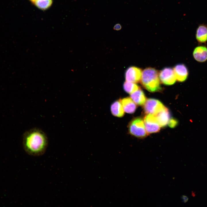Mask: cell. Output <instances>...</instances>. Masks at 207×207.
<instances>
[{"label":"cell","mask_w":207,"mask_h":207,"mask_svg":"<svg viewBox=\"0 0 207 207\" xmlns=\"http://www.w3.org/2000/svg\"><path fill=\"white\" fill-rule=\"evenodd\" d=\"M160 127L165 126L168 124L170 119V115L168 109L165 107L156 116Z\"/></svg>","instance_id":"12"},{"label":"cell","mask_w":207,"mask_h":207,"mask_svg":"<svg viewBox=\"0 0 207 207\" xmlns=\"http://www.w3.org/2000/svg\"><path fill=\"white\" fill-rule=\"evenodd\" d=\"M176 80L179 82H183L187 78L189 71L186 66L183 64L176 65L173 68Z\"/></svg>","instance_id":"8"},{"label":"cell","mask_w":207,"mask_h":207,"mask_svg":"<svg viewBox=\"0 0 207 207\" xmlns=\"http://www.w3.org/2000/svg\"><path fill=\"white\" fill-rule=\"evenodd\" d=\"M124 111L129 114H132L135 111L137 105L131 97H126L120 99Z\"/></svg>","instance_id":"11"},{"label":"cell","mask_w":207,"mask_h":207,"mask_svg":"<svg viewBox=\"0 0 207 207\" xmlns=\"http://www.w3.org/2000/svg\"><path fill=\"white\" fill-rule=\"evenodd\" d=\"M144 122L147 134L156 133L160 130V126L155 116L148 114L144 118Z\"/></svg>","instance_id":"6"},{"label":"cell","mask_w":207,"mask_h":207,"mask_svg":"<svg viewBox=\"0 0 207 207\" xmlns=\"http://www.w3.org/2000/svg\"><path fill=\"white\" fill-rule=\"evenodd\" d=\"M159 76L161 82L166 85H173L176 80L173 69L170 67L162 69L159 73Z\"/></svg>","instance_id":"5"},{"label":"cell","mask_w":207,"mask_h":207,"mask_svg":"<svg viewBox=\"0 0 207 207\" xmlns=\"http://www.w3.org/2000/svg\"><path fill=\"white\" fill-rule=\"evenodd\" d=\"M141 82L143 87L150 92H157L161 90L159 73L154 68H147L143 71Z\"/></svg>","instance_id":"2"},{"label":"cell","mask_w":207,"mask_h":207,"mask_svg":"<svg viewBox=\"0 0 207 207\" xmlns=\"http://www.w3.org/2000/svg\"><path fill=\"white\" fill-rule=\"evenodd\" d=\"M142 71L140 68L135 66L129 68L125 73V78L126 81L135 83L141 81Z\"/></svg>","instance_id":"7"},{"label":"cell","mask_w":207,"mask_h":207,"mask_svg":"<svg viewBox=\"0 0 207 207\" xmlns=\"http://www.w3.org/2000/svg\"><path fill=\"white\" fill-rule=\"evenodd\" d=\"M23 144L25 151L28 154L39 156L45 153L48 145V139L43 131L38 129L33 128L24 133Z\"/></svg>","instance_id":"1"},{"label":"cell","mask_w":207,"mask_h":207,"mask_svg":"<svg viewBox=\"0 0 207 207\" xmlns=\"http://www.w3.org/2000/svg\"><path fill=\"white\" fill-rule=\"evenodd\" d=\"M196 39L200 45L207 43V25L202 24L197 28L195 34Z\"/></svg>","instance_id":"10"},{"label":"cell","mask_w":207,"mask_h":207,"mask_svg":"<svg viewBox=\"0 0 207 207\" xmlns=\"http://www.w3.org/2000/svg\"><path fill=\"white\" fill-rule=\"evenodd\" d=\"M123 86L124 90L130 94L140 88L135 83L126 81L124 83Z\"/></svg>","instance_id":"16"},{"label":"cell","mask_w":207,"mask_h":207,"mask_svg":"<svg viewBox=\"0 0 207 207\" xmlns=\"http://www.w3.org/2000/svg\"><path fill=\"white\" fill-rule=\"evenodd\" d=\"M129 131L131 135L139 138H143L147 135L143 120L140 118H134L129 122Z\"/></svg>","instance_id":"3"},{"label":"cell","mask_w":207,"mask_h":207,"mask_svg":"<svg viewBox=\"0 0 207 207\" xmlns=\"http://www.w3.org/2000/svg\"><path fill=\"white\" fill-rule=\"evenodd\" d=\"M122 28L121 25L119 23L116 24L114 26L113 29L115 30H119Z\"/></svg>","instance_id":"18"},{"label":"cell","mask_w":207,"mask_h":207,"mask_svg":"<svg viewBox=\"0 0 207 207\" xmlns=\"http://www.w3.org/2000/svg\"><path fill=\"white\" fill-rule=\"evenodd\" d=\"M181 198L183 202L184 203L187 202L189 199L187 196L185 195H183Z\"/></svg>","instance_id":"19"},{"label":"cell","mask_w":207,"mask_h":207,"mask_svg":"<svg viewBox=\"0 0 207 207\" xmlns=\"http://www.w3.org/2000/svg\"><path fill=\"white\" fill-rule=\"evenodd\" d=\"M193 55L194 59L197 62L203 63L207 61V47L200 45L193 49Z\"/></svg>","instance_id":"9"},{"label":"cell","mask_w":207,"mask_h":207,"mask_svg":"<svg viewBox=\"0 0 207 207\" xmlns=\"http://www.w3.org/2000/svg\"><path fill=\"white\" fill-rule=\"evenodd\" d=\"M178 123L177 120L172 118L170 119L168 124L169 127L171 128H173L177 126Z\"/></svg>","instance_id":"17"},{"label":"cell","mask_w":207,"mask_h":207,"mask_svg":"<svg viewBox=\"0 0 207 207\" xmlns=\"http://www.w3.org/2000/svg\"><path fill=\"white\" fill-rule=\"evenodd\" d=\"M53 2V0H36L33 3L39 9L45 10L51 7Z\"/></svg>","instance_id":"15"},{"label":"cell","mask_w":207,"mask_h":207,"mask_svg":"<svg viewBox=\"0 0 207 207\" xmlns=\"http://www.w3.org/2000/svg\"><path fill=\"white\" fill-rule=\"evenodd\" d=\"M130 97L137 104L142 106L146 101L145 94L140 88L131 94Z\"/></svg>","instance_id":"13"},{"label":"cell","mask_w":207,"mask_h":207,"mask_svg":"<svg viewBox=\"0 0 207 207\" xmlns=\"http://www.w3.org/2000/svg\"><path fill=\"white\" fill-rule=\"evenodd\" d=\"M31 2L33 3L36 0H29Z\"/></svg>","instance_id":"20"},{"label":"cell","mask_w":207,"mask_h":207,"mask_svg":"<svg viewBox=\"0 0 207 207\" xmlns=\"http://www.w3.org/2000/svg\"><path fill=\"white\" fill-rule=\"evenodd\" d=\"M110 109L112 114L115 116L122 117L124 115V111L119 100L114 102L111 105Z\"/></svg>","instance_id":"14"},{"label":"cell","mask_w":207,"mask_h":207,"mask_svg":"<svg viewBox=\"0 0 207 207\" xmlns=\"http://www.w3.org/2000/svg\"><path fill=\"white\" fill-rule=\"evenodd\" d=\"M144 104V109L145 112L155 116L165 107L160 101L154 99H147Z\"/></svg>","instance_id":"4"}]
</instances>
